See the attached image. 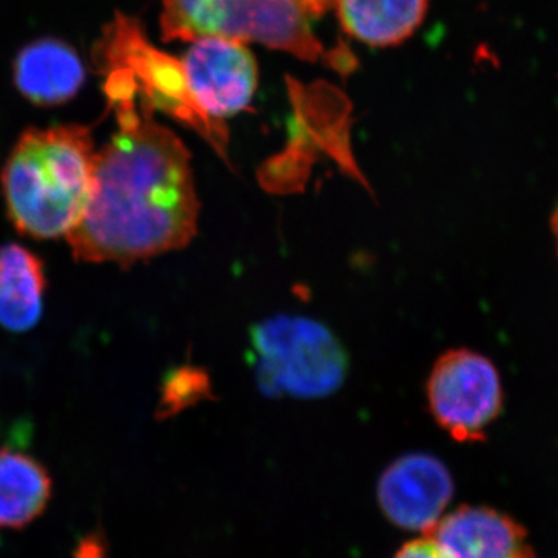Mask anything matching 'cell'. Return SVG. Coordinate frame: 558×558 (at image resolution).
Returning a JSON list of instances; mask_svg holds the SVG:
<instances>
[{
  "label": "cell",
  "mask_w": 558,
  "mask_h": 558,
  "mask_svg": "<svg viewBox=\"0 0 558 558\" xmlns=\"http://www.w3.org/2000/svg\"><path fill=\"white\" fill-rule=\"evenodd\" d=\"M119 131L95 156L86 209L68 240L73 258L121 267L189 245L199 222L189 149L142 101H113Z\"/></svg>",
  "instance_id": "1"
},
{
  "label": "cell",
  "mask_w": 558,
  "mask_h": 558,
  "mask_svg": "<svg viewBox=\"0 0 558 558\" xmlns=\"http://www.w3.org/2000/svg\"><path fill=\"white\" fill-rule=\"evenodd\" d=\"M47 277L36 253L16 244L0 245V326L10 332H27L44 312Z\"/></svg>",
  "instance_id": "11"
},
{
  "label": "cell",
  "mask_w": 558,
  "mask_h": 558,
  "mask_svg": "<svg viewBox=\"0 0 558 558\" xmlns=\"http://www.w3.org/2000/svg\"><path fill=\"white\" fill-rule=\"evenodd\" d=\"M450 470L424 451L403 454L381 473L377 499L385 517L405 531L428 534L453 498Z\"/></svg>",
  "instance_id": "8"
},
{
  "label": "cell",
  "mask_w": 558,
  "mask_h": 558,
  "mask_svg": "<svg viewBox=\"0 0 558 558\" xmlns=\"http://www.w3.org/2000/svg\"><path fill=\"white\" fill-rule=\"evenodd\" d=\"M95 156L78 124L25 131L0 174L14 229L33 240L68 238L89 201Z\"/></svg>",
  "instance_id": "2"
},
{
  "label": "cell",
  "mask_w": 558,
  "mask_h": 558,
  "mask_svg": "<svg viewBox=\"0 0 558 558\" xmlns=\"http://www.w3.org/2000/svg\"><path fill=\"white\" fill-rule=\"evenodd\" d=\"M180 62L191 97L209 120L222 123V119L248 109L258 86V68L244 44L196 39Z\"/></svg>",
  "instance_id": "7"
},
{
  "label": "cell",
  "mask_w": 558,
  "mask_h": 558,
  "mask_svg": "<svg viewBox=\"0 0 558 558\" xmlns=\"http://www.w3.org/2000/svg\"><path fill=\"white\" fill-rule=\"evenodd\" d=\"M250 347L264 395L328 398L347 380V349L317 319L303 315L264 319L250 332Z\"/></svg>",
  "instance_id": "4"
},
{
  "label": "cell",
  "mask_w": 558,
  "mask_h": 558,
  "mask_svg": "<svg viewBox=\"0 0 558 558\" xmlns=\"http://www.w3.org/2000/svg\"><path fill=\"white\" fill-rule=\"evenodd\" d=\"M53 495L49 470L21 450L0 449V529L21 531L39 519Z\"/></svg>",
  "instance_id": "12"
},
{
  "label": "cell",
  "mask_w": 558,
  "mask_h": 558,
  "mask_svg": "<svg viewBox=\"0 0 558 558\" xmlns=\"http://www.w3.org/2000/svg\"><path fill=\"white\" fill-rule=\"evenodd\" d=\"M550 230H553L554 241H556V250L558 255V202L554 208L553 216H550Z\"/></svg>",
  "instance_id": "15"
},
{
  "label": "cell",
  "mask_w": 558,
  "mask_h": 558,
  "mask_svg": "<svg viewBox=\"0 0 558 558\" xmlns=\"http://www.w3.org/2000/svg\"><path fill=\"white\" fill-rule=\"evenodd\" d=\"M429 414L450 438L484 442L505 409V385L494 360L469 348L440 354L429 371Z\"/></svg>",
  "instance_id": "6"
},
{
  "label": "cell",
  "mask_w": 558,
  "mask_h": 558,
  "mask_svg": "<svg viewBox=\"0 0 558 558\" xmlns=\"http://www.w3.org/2000/svg\"><path fill=\"white\" fill-rule=\"evenodd\" d=\"M86 81L78 53L60 39L28 44L14 61V83L27 100L40 106L72 100Z\"/></svg>",
  "instance_id": "10"
},
{
  "label": "cell",
  "mask_w": 558,
  "mask_h": 558,
  "mask_svg": "<svg viewBox=\"0 0 558 558\" xmlns=\"http://www.w3.org/2000/svg\"><path fill=\"white\" fill-rule=\"evenodd\" d=\"M97 53L110 102L135 100L153 110H163L201 132L220 153L226 150V128L197 108L186 86L182 62L150 46L137 22L117 14L106 28Z\"/></svg>",
  "instance_id": "5"
},
{
  "label": "cell",
  "mask_w": 558,
  "mask_h": 558,
  "mask_svg": "<svg viewBox=\"0 0 558 558\" xmlns=\"http://www.w3.org/2000/svg\"><path fill=\"white\" fill-rule=\"evenodd\" d=\"M427 535L444 558H534L523 524L487 506H462Z\"/></svg>",
  "instance_id": "9"
},
{
  "label": "cell",
  "mask_w": 558,
  "mask_h": 558,
  "mask_svg": "<svg viewBox=\"0 0 558 558\" xmlns=\"http://www.w3.org/2000/svg\"><path fill=\"white\" fill-rule=\"evenodd\" d=\"M428 0H336L344 32L374 47L396 46L417 31Z\"/></svg>",
  "instance_id": "13"
},
{
  "label": "cell",
  "mask_w": 558,
  "mask_h": 558,
  "mask_svg": "<svg viewBox=\"0 0 558 558\" xmlns=\"http://www.w3.org/2000/svg\"><path fill=\"white\" fill-rule=\"evenodd\" d=\"M336 0H161L165 40L226 38L258 43L318 62L326 49L315 35V22Z\"/></svg>",
  "instance_id": "3"
},
{
  "label": "cell",
  "mask_w": 558,
  "mask_h": 558,
  "mask_svg": "<svg viewBox=\"0 0 558 558\" xmlns=\"http://www.w3.org/2000/svg\"><path fill=\"white\" fill-rule=\"evenodd\" d=\"M395 558H444L432 537L411 539L398 550Z\"/></svg>",
  "instance_id": "14"
}]
</instances>
